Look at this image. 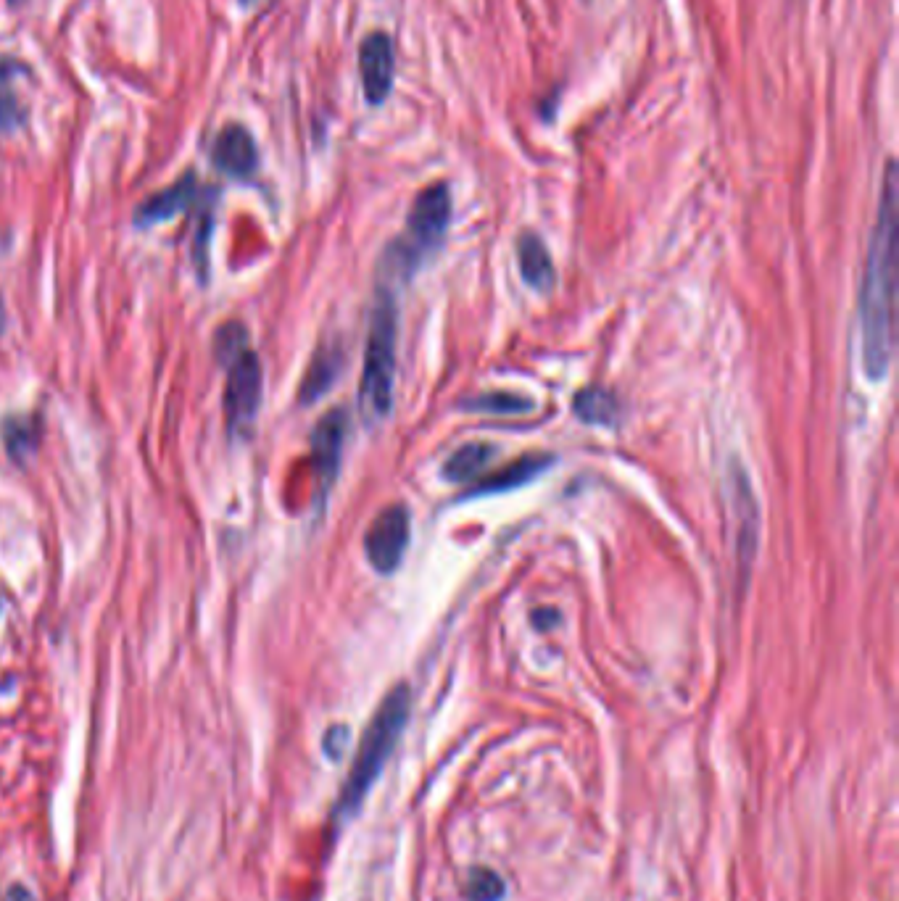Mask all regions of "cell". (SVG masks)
I'll use <instances>...</instances> for the list:
<instances>
[{
	"instance_id": "6da1fadb",
	"label": "cell",
	"mask_w": 899,
	"mask_h": 901,
	"mask_svg": "<svg viewBox=\"0 0 899 901\" xmlns=\"http://www.w3.org/2000/svg\"><path fill=\"white\" fill-rule=\"evenodd\" d=\"M897 164L889 161L870 235L860 288V356L870 380H884L894 354V277H897Z\"/></svg>"
},
{
	"instance_id": "7a4b0ae2",
	"label": "cell",
	"mask_w": 899,
	"mask_h": 901,
	"mask_svg": "<svg viewBox=\"0 0 899 901\" xmlns=\"http://www.w3.org/2000/svg\"><path fill=\"white\" fill-rule=\"evenodd\" d=\"M409 709H412V693H409V685L404 683L396 685L385 696L383 704L377 707L375 717H372L367 730H364L362 743L356 749L354 765L348 770V778L341 788L335 817H351L356 809L362 807L370 788L375 786V780L380 778L383 767L388 765V757L396 749L401 733H404V725L409 720Z\"/></svg>"
},
{
	"instance_id": "3957f363",
	"label": "cell",
	"mask_w": 899,
	"mask_h": 901,
	"mask_svg": "<svg viewBox=\"0 0 899 901\" xmlns=\"http://www.w3.org/2000/svg\"><path fill=\"white\" fill-rule=\"evenodd\" d=\"M396 301L388 290H380L372 306L367 348H364L362 383H359V409L367 425L388 417L393 406V380H396Z\"/></svg>"
},
{
	"instance_id": "277c9868",
	"label": "cell",
	"mask_w": 899,
	"mask_h": 901,
	"mask_svg": "<svg viewBox=\"0 0 899 901\" xmlns=\"http://www.w3.org/2000/svg\"><path fill=\"white\" fill-rule=\"evenodd\" d=\"M451 219V195L446 182H435L422 190L417 198H414L412 209H409V217H406V230L396 243L391 246L388 256H391L393 269H404L406 274H412L417 269L425 256L430 251H435V246L441 243L443 232L449 227Z\"/></svg>"
},
{
	"instance_id": "5b68a950",
	"label": "cell",
	"mask_w": 899,
	"mask_h": 901,
	"mask_svg": "<svg viewBox=\"0 0 899 901\" xmlns=\"http://www.w3.org/2000/svg\"><path fill=\"white\" fill-rule=\"evenodd\" d=\"M261 372L259 356L248 348L227 367V388H225V417L232 435H246L254 425L261 406Z\"/></svg>"
},
{
	"instance_id": "8992f818",
	"label": "cell",
	"mask_w": 899,
	"mask_h": 901,
	"mask_svg": "<svg viewBox=\"0 0 899 901\" xmlns=\"http://www.w3.org/2000/svg\"><path fill=\"white\" fill-rule=\"evenodd\" d=\"M409 546V512L406 506L393 504L377 514L364 535V554L380 575H388L401 564Z\"/></svg>"
},
{
	"instance_id": "52a82bcc",
	"label": "cell",
	"mask_w": 899,
	"mask_h": 901,
	"mask_svg": "<svg viewBox=\"0 0 899 901\" xmlns=\"http://www.w3.org/2000/svg\"><path fill=\"white\" fill-rule=\"evenodd\" d=\"M359 74H362L364 98L370 106H380L393 90L396 77V51L391 35L372 32L362 40L359 48Z\"/></svg>"
},
{
	"instance_id": "ba28073f",
	"label": "cell",
	"mask_w": 899,
	"mask_h": 901,
	"mask_svg": "<svg viewBox=\"0 0 899 901\" xmlns=\"http://www.w3.org/2000/svg\"><path fill=\"white\" fill-rule=\"evenodd\" d=\"M348 414L343 409L327 411L314 425L312 433V467L319 483V496H327L341 467L343 443H346Z\"/></svg>"
},
{
	"instance_id": "9c48e42d",
	"label": "cell",
	"mask_w": 899,
	"mask_h": 901,
	"mask_svg": "<svg viewBox=\"0 0 899 901\" xmlns=\"http://www.w3.org/2000/svg\"><path fill=\"white\" fill-rule=\"evenodd\" d=\"M731 509L739 514L736 517V522H739V527H736V554H739L741 575H747L749 564L754 562V551H757L760 517H757V501H754L752 485H749L744 469H733L731 475Z\"/></svg>"
},
{
	"instance_id": "30bf717a",
	"label": "cell",
	"mask_w": 899,
	"mask_h": 901,
	"mask_svg": "<svg viewBox=\"0 0 899 901\" xmlns=\"http://www.w3.org/2000/svg\"><path fill=\"white\" fill-rule=\"evenodd\" d=\"M256 161H259V153H256L254 137L248 135V130L232 124V127L219 132L217 143H214V164L222 172L238 177V180H246L254 174Z\"/></svg>"
},
{
	"instance_id": "8fae6325",
	"label": "cell",
	"mask_w": 899,
	"mask_h": 901,
	"mask_svg": "<svg viewBox=\"0 0 899 901\" xmlns=\"http://www.w3.org/2000/svg\"><path fill=\"white\" fill-rule=\"evenodd\" d=\"M196 185V174H185L174 185H169L167 190L151 195L135 211V224L138 227H151V224L169 222L172 217L182 214L190 203L196 201Z\"/></svg>"
},
{
	"instance_id": "7c38bea8",
	"label": "cell",
	"mask_w": 899,
	"mask_h": 901,
	"mask_svg": "<svg viewBox=\"0 0 899 901\" xmlns=\"http://www.w3.org/2000/svg\"><path fill=\"white\" fill-rule=\"evenodd\" d=\"M338 372H341V351L335 346L317 348V354L309 361V369L301 380V388H298V401L304 406L319 401L335 383Z\"/></svg>"
},
{
	"instance_id": "4fadbf2b",
	"label": "cell",
	"mask_w": 899,
	"mask_h": 901,
	"mask_svg": "<svg viewBox=\"0 0 899 901\" xmlns=\"http://www.w3.org/2000/svg\"><path fill=\"white\" fill-rule=\"evenodd\" d=\"M554 462L551 456H541V454H528L512 462L509 467L499 469V472H493V475L483 477L470 493H501V491H512V488H520V485L530 483L533 477H538L544 472L549 464Z\"/></svg>"
},
{
	"instance_id": "5bb4252c",
	"label": "cell",
	"mask_w": 899,
	"mask_h": 901,
	"mask_svg": "<svg viewBox=\"0 0 899 901\" xmlns=\"http://www.w3.org/2000/svg\"><path fill=\"white\" fill-rule=\"evenodd\" d=\"M517 259H520L522 280L528 282L530 288L549 290L554 282V264L546 251L544 240L533 235V232H522L517 238Z\"/></svg>"
},
{
	"instance_id": "9a60e30c",
	"label": "cell",
	"mask_w": 899,
	"mask_h": 901,
	"mask_svg": "<svg viewBox=\"0 0 899 901\" xmlns=\"http://www.w3.org/2000/svg\"><path fill=\"white\" fill-rule=\"evenodd\" d=\"M493 456H496V446H491V443L462 446L443 464V480H449V483H472V480H478L486 472L488 464L493 462Z\"/></svg>"
},
{
	"instance_id": "2e32d148",
	"label": "cell",
	"mask_w": 899,
	"mask_h": 901,
	"mask_svg": "<svg viewBox=\"0 0 899 901\" xmlns=\"http://www.w3.org/2000/svg\"><path fill=\"white\" fill-rule=\"evenodd\" d=\"M575 417L588 422V425H615L617 419V401L612 393L602 388H586L580 390L573 401Z\"/></svg>"
},
{
	"instance_id": "e0dca14e",
	"label": "cell",
	"mask_w": 899,
	"mask_h": 901,
	"mask_svg": "<svg viewBox=\"0 0 899 901\" xmlns=\"http://www.w3.org/2000/svg\"><path fill=\"white\" fill-rule=\"evenodd\" d=\"M0 438L6 443L8 456L14 462H24L32 451H35L37 443V427L32 425L29 417H19V414H11L0 422Z\"/></svg>"
},
{
	"instance_id": "ac0fdd59",
	"label": "cell",
	"mask_w": 899,
	"mask_h": 901,
	"mask_svg": "<svg viewBox=\"0 0 899 901\" xmlns=\"http://www.w3.org/2000/svg\"><path fill=\"white\" fill-rule=\"evenodd\" d=\"M248 351V332L240 322H227L217 330L214 335V356H217L219 364L230 367L232 361L238 359L240 354Z\"/></svg>"
},
{
	"instance_id": "d6986e66",
	"label": "cell",
	"mask_w": 899,
	"mask_h": 901,
	"mask_svg": "<svg viewBox=\"0 0 899 901\" xmlns=\"http://www.w3.org/2000/svg\"><path fill=\"white\" fill-rule=\"evenodd\" d=\"M464 409L486 411V414H525L533 411V401L515 396V393H486L464 401Z\"/></svg>"
},
{
	"instance_id": "ffe728a7",
	"label": "cell",
	"mask_w": 899,
	"mask_h": 901,
	"mask_svg": "<svg viewBox=\"0 0 899 901\" xmlns=\"http://www.w3.org/2000/svg\"><path fill=\"white\" fill-rule=\"evenodd\" d=\"M504 896V880L499 875L488 870V867H478L472 870L470 880H467V899L470 901H499Z\"/></svg>"
},
{
	"instance_id": "44dd1931",
	"label": "cell",
	"mask_w": 899,
	"mask_h": 901,
	"mask_svg": "<svg viewBox=\"0 0 899 901\" xmlns=\"http://www.w3.org/2000/svg\"><path fill=\"white\" fill-rule=\"evenodd\" d=\"M22 119L24 114L16 95L11 90H0V130L14 132L22 124Z\"/></svg>"
},
{
	"instance_id": "7402d4cb",
	"label": "cell",
	"mask_w": 899,
	"mask_h": 901,
	"mask_svg": "<svg viewBox=\"0 0 899 901\" xmlns=\"http://www.w3.org/2000/svg\"><path fill=\"white\" fill-rule=\"evenodd\" d=\"M348 746V728L346 725H335V728L327 730L325 736V754L330 759H338L346 751Z\"/></svg>"
},
{
	"instance_id": "603a6c76",
	"label": "cell",
	"mask_w": 899,
	"mask_h": 901,
	"mask_svg": "<svg viewBox=\"0 0 899 901\" xmlns=\"http://www.w3.org/2000/svg\"><path fill=\"white\" fill-rule=\"evenodd\" d=\"M6 901H35L24 886H11L6 894Z\"/></svg>"
},
{
	"instance_id": "cb8c5ba5",
	"label": "cell",
	"mask_w": 899,
	"mask_h": 901,
	"mask_svg": "<svg viewBox=\"0 0 899 901\" xmlns=\"http://www.w3.org/2000/svg\"><path fill=\"white\" fill-rule=\"evenodd\" d=\"M240 3H243L246 8H251V6H259V3H264V0H240Z\"/></svg>"
},
{
	"instance_id": "d4e9b609",
	"label": "cell",
	"mask_w": 899,
	"mask_h": 901,
	"mask_svg": "<svg viewBox=\"0 0 899 901\" xmlns=\"http://www.w3.org/2000/svg\"><path fill=\"white\" fill-rule=\"evenodd\" d=\"M3 322H6V314H3V303H0V330H3Z\"/></svg>"
}]
</instances>
